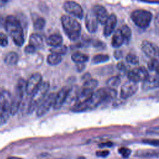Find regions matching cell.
<instances>
[{
  "label": "cell",
  "mask_w": 159,
  "mask_h": 159,
  "mask_svg": "<svg viewBox=\"0 0 159 159\" xmlns=\"http://www.w3.org/2000/svg\"><path fill=\"white\" fill-rule=\"evenodd\" d=\"M4 27L12 39L14 43L19 47H21L24 42V35L19 21L15 17L9 16L5 19Z\"/></svg>",
  "instance_id": "6da1fadb"
},
{
  "label": "cell",
  "mask_w": 159,
  "mask_h": 159,
  "mask_svg": "<svg viewBox=\"0 0 159 159\" xmlns=\"http://www.w3.org/2000/svg\"><path fill=\"white\" fill-rule=\"evenodd\" d=\"M50 88V84L47 81L42 82L40 85L30 95L27 111L30 114L37 110V107L42 101L47 96V92Z\"/></svg>",
  "instance_id": "7a4b0ae2"
},
{
  "label": "cell",
  "mask_w": 159,
  "mask_h": 159,
  "mask_svg": "<svg viewBox=\"0 0 159 159\" xmlns=\"http://www.w3.org/2000/svg\"><path fill=\"white\" fill-rule=\"evenodd\" d=\"M61 22L65 34L70 40H75L80 37L81 30V25L75 19L63 15L61 17Z\"/></svg>",
  "instance_id": "3957f363"
},
{
  "label": "cell",
  "mask_w": 159,
  "mask_h": 159,
  "mask_svg": "<svg viewBox=\"0 0 159 159\" xmlns=\"http://www.w3.org/2000/svg\"><path fill=\"white\" fill-rule=\"evenodd\" d=\"M11 100L12 97L8 91L0 93V126L4 125L12 115Z\"/></svg>",
  "instance_id": "277c9868"
},
{
  "label": "cell",
  "mask_w": 159,
  "mask_h": 159,
  "mask_svg": "<svg viewBox=\"0 0 159 159\" xmlns=\"http://www.w3.org/2000/svg\"><path fill=\"white\" fill-rule=\"evenodd\" d=\"M25 86L26 82L24 81V80L22 78L19 79L16 86L14 94L11 100L12 115H15L17 112L20 106L24 94L25 93Z\"/></svg>",
  "instance_id": "5b68a950"
},
{
  "label": "cell",
  "mask_w": 159,
  "mask_h": 159,
  "mask_svg": "<svg viewBox=\"0 0 159 159\" xmlns=\"http://www.w3.org/2000/svg\"><path fill=\"white\" fill-rule=\"evenodd\" d=\"M131 19L134 23L140 28H147L152 19V14L150 12L144 9H137L131 14Z\"/></svg>",
  "instance_id": "8992f818"
},
{
  "label": "cell",
  "mask_w": 159,
  "mask_h": 159,
  "mask_svg": "<svg viewBox=\"0 0 159 159\" xmlns=\"http://www.w3.org/2000/svg\"><path fill=\"white\" fill-rule=\"evenodd\" d=\"M55 95L54 93H51L45 98L36 110L37 116L41 117L44 116L52 106L53 107Z\"/></svg>",
  "instance_id": "52a82bcc"
},
{
  "label": "cell",
  "mask_w": 159,
  "mask_h": 159,
  "mask_svg": "<svg viewBox=\"0 0 159 159\" xmlns=\"http://www.w3.org/2000/svg\"><path fill=\"white\" fill-rule=\"evenodd\" d=\"M64 10L68 14L78 19L83 17V10L81 6L73 1H66L63 5Z\"/></svg>",
  "instance_id": "ba28073f"
},
{
  "label": "cell",
  "mask_w": 159,
  "mask_h": 159,
  "mask_svg": "<svg viewBox=\"0 0 159 159\" xmlns=\"http://www.w3.org/2000/svg\"><path fill=\"white\" fill-rule=\"evenodd\" d=\"M137 90V83L129 80L122 85L120 88V96L122 99H126L135 94Z\"/></svg>",
  "instance_id": "9c48e42d"
},
{
  "label": "cell",
  "mask_w": 159,
  "mask_h": 159,
  "mask_svg": "<svg viewBox=\"0 0 159 159\" xmlns=\"http://www.w3.org/2000/svg\"><path fill=\"white\" fill-rule=\"evenodd\" d=\"M128 78L129 80L135 83L143 81L148 76L147 70L143 67H137L128 72Z\"/></svg>",
  "instance_id": "30bf717a"
},
{
  "label": "cell",
  "mask_w": 159,
  "mask_h": 159,
  "mask_svg": "<svg viewBox=\"0 0 159 159\" xmlns=\"http://www.w3.org/2000/svg\"><path fill=\"white\" fill-rule=\"evenodd\" d=\"M42 83V75L39 73H35L33 74L26 81L25 93L30 96L33 93V92Z\"/></svg>",
  "instance_id": "8fae6325"
},
{
  "label": "cell",
  "mask_w": 159,
  "mask_h": 159,
  "mask_svg": "<svg viewBox=\"0 0 159 159\" xmlns=\"http://www.w3.org/2000/svg\"><path fill=\"white\" fill-rule=\"evenodd\" d=\"M142 52L151 58H157L159 57V47L155 43L144 40L141 44Z\"/></svg>",
  "instance_id": "7c38bea8"
},
{
  "label": "cell",
  "mask_w": 159,
  "mask_h": 159,
  "mask_svg": "<svg viewBox=\"0 0 159 159\" xmlns=\"http://www.w3.org/2000/svg\"><path fill=\"white\" fill-rule=\"evenodd\" d=\"M70 88L64 86L61 88L55 95L53 108L55 109H59L66 101V99L70 92Z\"/></svg>",
  "instance_id": "4fadbf2b"
},
{
  "label": "cell",
  "mask_w": 159,
  "mask_h": 159,
  "mask_svg": "<svg viewBox=\"0 0 159 159\" xmlns=\"http://www.w3.org/2000/svg\"><path fill=\"white\" fill-rule=\"evenodd\" d=\"M98 23L99 22L93 10L89 11L85 17V25L87 30L91 33L95 32L97 30Z\"/></svg>",
  "instance_id": "5bb4252c"
},
{
  "label": "cell",
  "mask_w": 159,
  "mask_h": 159,
  "mask_svg": "<svg viewBox=\"0 0 159 159\" xmlns=\"http://www.w3.org/2000/svg\"><path fill=\"white\" fill-rule=\"evenodd\" d=\"M159 88V75L148 76L142 83V88L144 91L152 90Z\"/></svg>",
  "instance_id": "9a60e30c"
},
{
  "label": "cell",
  "mask_w": 159,
  "mask_h": 159,
  "mask_svg": "<svg viewBox=\"0 0 159 159\" xmlns=\"http://www.w3.org/2000/svg\"><path fill=\"white\" fill-rule=\"evenodd\" d=\"M92 10L95 14L99 23L104 24L109 16L106 9L101 5H96L93 7Z\"/></svg>",
  "instance_id": "2e32d148"
},
{
  "label": "cell",
  "mask_w": 159,
  "mask_h": 159,
  "mask_svg": "<svg viewBox=\"0 0 159 159\" xmlns=\"http://www.w3.org/2000/svg\"><path fill=\"white\" fill-rule=\"evenodd\" d=\"M117 24L116 16L112 14L109 15L108 19L104 24V35L106 37L109 36L114 31Z\"/></svg>",
  "instance_id": "e0dca14e"
},
{
  "label": "cell",
  "mask_w": 159,
  "mask_h": 159,
  "mask_svg": "<svg viewBox=\"0 0 159 159\" xmlns=\"http://www.w3.org/2000/svg\"><path fill=\"white\" fill-rule=\"evenodd\" d=\"M135 156L142 158H159V151L154 150H140L135 152Z\"/></svg>",
  "instance_id": "ac0fdd59"
},
{
  "label": "cell",
  "mask_w": 159,
  "mask_h": 159,
  "mask_svg": "<svg viewBox=\"0 0 159 159\" xmlns=\"http://www.w3.org/2000/svg\"><path fill=\"white\" fill-rule=\"evenodd\" d=\"M62 41V37L58 34H53L50 35L46 40L47 43L52 47H55L61 45Z\"/></svg>",
  "instance_id": "d6986e66"
},
{
  "label": "cell",
  "mask_w": 159,
  "mask_h": 159,
  "mask_svg": "<svg viewBox=\"0 0 159 159\" xmlns=\"http://www.w3.org/2000/svg\"><path fill=\"white\" fill-rule=\"evenodd\" d=\"M124 42H125L124 39L120 32V29L117 30L114 32L112 38L111 43L112 47L115 48H118L120 47Z\"/></svg>",
  "instance_id": "ffe728a7"
},
{
  "label": "cell",
  "mask_w": 159,
  "mask_h": 159,
  "mask_svg": "<svg viewBox=\"0 0 159 159\" xmlns=\"http://www.w3.org/2000/svg\"><path fill=\"white\" fill-rule=\"evenodd\" d=\"M29 44L34 46L36 49L42 47L43 42L42 36L37 34H32L29 38Z\"/></svg>",
  "instance_id": "44dd1931"
},
{
  "label": "cell",
  "mask_w": 159,
  "mask_h": 159,
  "mask_svg": "<svg viewBox=\"0 0 159 159\" xmlns=\"http://www.w3.org/2000/svg\"><path fill=\"white\" fill-rule=\"evenodd\" d=\"M71 60L76 63L82 64L89 60V57L86 54L81 52H75L71 55Z\"/></svg>",
  "instance_id": "7402d4cb"
},
{
  "label": "cell",
  "mask_w": 159,
  "mask_h": 159,
  "mask_svg": "<svg viewBox=\"0 0 159 159\" xmlns=\"http://www.w3.org/2000/svg\"><path fill=\"white\" fill-rule=\"evenodd\" d=\"M19 57L18 55L14 52H11L7 53L4 58V62L7 65H14L17 63Z\"/></svg>",
  "instance_id": "603a6c76"
},
{
  "label": "cell",
  "mask_w": 159,
  "mask_h": 159,
  "mask_svg": "<svg viewBox=\"0 0 159 159\" xmlns=\"http://www.w3.org/2000/svg\"><path fill=\"white\" fill-rule=\"evenodd\" d=\"M61 55L55 53H52L48 56L47 61V63L50 65H57L61 62Z\"/></svg>",
  "instance_id": "cb8c5ba5"
},
{
  "label": "cell",
  "mask_w": 159,
  "mask_h": 159,
  "mask_svg": "<svg viewBox=\"0 0 159 159\" xmlns=\"http://www.w3.org/2000/svg\"><path fill=\"white\" fill-rule=\"evenodd\" d=\"M120 30L124 39V41L129 42L130 39L131 35H132L131 29L127 25H124L120 28Z\"/></svg>",
  "instance_id": "d4e9b609"
},
{
  "label": "cell",
  "mask_w": 159,
  "mask_h": 159,
  "mask_svg": "<svg viewBox=\"0 0 159 159\" xmlns=\"http://www.w3.org/2000/svg\"><path fill=\"white\" fill-rule=\"evenodd\" d=\"M109 59V57L106 54H98L93 57L92 59L93 63L98 64L103 62H106L108 61Z\"/></svg>",
  "instance_id": "484cf974"
},
{
  "label": "cell",
  "mask_w": 159,
  "mask_h": 159,
  "mask_svg": "<svg viewBox=\"0 0 159 159\" xmlns=\"http://www.w3.org/2000/svg\"><path fill=\"white\" fill-rule=\"evenodd\" d=\"M98 82L96 80L88 79L86 80L85 82L84 83L83 88L94 91V89L98 86Z\"/></svg>",
  "instance_id": "4316f807"
},
{
  "label": "cell",
  "mask_w": 159,
  "mask_h": 159,
  "mask_svg": "<svg viewBox=\"0 0 159 159\" xmlns=\"http://www.w3.org/2000/svg\"><path fill=\"white\" fill-rule=\"evenodd\" d=\"M120 83V78L118 76H115L110 78L107 81V85L108 87L114 89V88L117 87Z\"/></svg>",
  "instance_id": "83f0119b"
},
{
  "label": "cell",
  "mask_w": 159,
  "mask_h": 159,
  "mask_svg": "<svg viewBox=\"0 0 159 159\" xmlns=\"http://www.w3.org/2000/svg\"><path fill=\"white\" fill-rule=\"evenodd\" d=\"M50 51L52 52V53H55L61 55L66 53V52L67 51V48L65 45H60L55 47H52L50 49Z\"/></svg>",
  "instance_id": "f1b7e54d"
},
{
  "label": "cell",
  "mask_w": 159,
  "mask_h": 159,
  "mask_svg": "<svg viewBox=\"0 0 159 159\" xmlns=\"http://www.w3.org/2000/svg\"><path fill=\"white\" fill-rule=\"evenodd\" d=\"M125 60L127 62L132 64V65H137L139 63V57L132 53L128 54L125 57Z\"/></svg>",
  "instance_id": "f546056e"
},
{
  "label": "cell",
  "mask_w": 159,
  "mask_h": 159,
  "mask_svg": "<svg viewBox=\"0 0 159 159\" xmlns=\"http://www.w3.org/2000/svg\"><path fill=\"white\" fill-rule=\"evenodd\" d=\"M45 25V20L43 17H38L34 23V25L35 29L42 30Z\"/></svg>",
  "instance_id": "4dcf8cb0"
},
{
  "label": "cell",
  "mask_w": 159,
  "mask_h": 159,
  "mask_svg": "<svg viewBox=\"0 0 159 159\" xmlns=\"http://www.w3.org/2000/svg\"><path fill=\"white\" fill-rule=\"evenodd\" d=\"M148 68L150 71H154L157 69L159 66V61L157 58H151L147 63Z\"/></svg>",
  "instance_id": "1f68e13d"
},
{
  "label": "cell",
  "mask_w": 159,
  "mask_h": 159,
  "mask_svg": "<svg viewBox=\"0 0 159 159\" xmlns=\"http://www.w3.org/2000/svg\"><path fill=\"white\" fill-rule=\"evenodd\" d=\"M119 152L124 158H127L130 156L131 153V150L130 149L126 147H120V148H119Z\"/></svg>",
  "instance_id": "d6a6232c"
},
{
  "label": "cell",
  "mask_w": 159,
  "mask_h": 159,
  "mask_svg": "<svg viewBox=\"0 0 159 159\" xmlns=\"http://www.w3.org/2000/svg\"><path fill=\"white\" fill-rule=\"evenodd\" d=\"M143 143L155 146V147H158L159 146V139H143L142 141Z\"/></svg>",
  "instance_id": "836d02e7"
},
{
  "label": "cell",
  "mask_w": 159,
  "mask_h": 159,
  "mask_svg": "<svg viewBox=\"0 0 159 159\" xmlns=\"http://www.w3.org/2000/svg\"><path fill=\"white\" fill-rule=\"evenodd\" d=\"M146 133L148 135H159V125L153 126V127L148 128L146 130Z\"/></svg>",
  "instance_id": "e575fe53"
},
{
  "label": "cell",
  "mask_w": 159,
  "mask_h": 159,
  "mask_svg": "<svg viewBox=\"0 0 159 159\" xmlns=\"http://www.w3.org/2000/svg\"><path fill=\"white\" fill-rule=\"evenodd\" d=\"M7 44H8V39L7 36L4 34L0 32V46L6 47Z\"/></svg>",
  "instance_id": "d590c367"
},
{
  "label": "cell",
  "mask_w": 159,
  "mask_h": 159,
  "mask_svg": "<svg viewBox=\"0 0 159 159\" xmlns=\"http://www.w3.org/2000/svg\"><path fill=\"white\" fill-rule=\"evenodd\" d=\"M35 50H36V48L30 44H29L28 45H27L24 49L25 52L27 53H33L35 52Z\"/></svg>",
  "instance_id": "8d00e7d4"
},
{
  "label": "cell",
  "mask_w": 159,
  "mask_h": 159,
  "mask_svg": "<svg viewBox=\"0 0 159 159\" xmlns=\"http://www.w3.org/2000/svg\"><path fill=\"white\" fill-rule=\"evenodd\" d=\"M109 154V152L107 150H100L96 152V155L100 157H106Z\"/></svg>",
  "instance_id": "74e56055"
},
{
  "label": "cell",
  "mask_w": 159,
  "mask_h": 159,
  "mask_svg": "<svg viewBox=\"0 0 159 159\" xmlns=\"http://www.w3.org/2000/svg\"><path fill=\"white\" fill-rule=\"evenodd\" d=\"M117 67L120 71H125L126 69H127V66H126L125 64L123 61L119 62L117 63Z\"/></svg>",
  "instance_id": "f35d334b"
},
{
  "label": "cell",
  "mask_w": 159,
  "mask_h": 159,
  "mask_svg": "<svg viewBox=\"0 0 159 159\" xmlns=\"http://www.w3.org/2000/svg\"><path fill=\"white\" fill-rule=\"evenodd\" d=\"M113 145V143L112 142H102V143H101L99 146L101 148H103V147H112Z\"/></svg>",
  "instance_id": "ab89813d"
},
{
  "label": "cell",
  "mask_w": 159,
  "mask_h": 159,
  "mask_svg": "<svg viewBox=\"0 0 159 159\" xmlns=\"http://www.w3.org/2000/svg\"><path fill=\"white\" fill-rule=\"evenodd\" d=\"M114 57H116V58L118 59V58H120L121 57V56H122V53H121V52H120V51H116V52H114Z\"/></svg>",
  "instance_id": "60d3db41"
},
{
  "label": "cell",
  "mask_w": 159,
  "mask_h": 159,
  "mask_svg": "<svg viewBox=\"0 0 159 159\" xmlns=\"http://www.w3.org/2000/svg\"><path fill=\"white\" fill-rule=\"evenodd\" d=\"M9 0H0V7H4L6 6Z\"/></svg>",
  "instance_id": "b9f144b4"
},
{
  "label": "cell",
  "mask_w": 159,
  "mask_h": 159,
  "mask_svg": "<svg viewBox=\"0 0 159 159\" xmlns=\"http://www.w3.org/2000/svg\"><path fill=\"white\" fill-rule=\"evenodd\" d=\"M4 22H5V19H3V17L0 15V27H2V25H4Z\"/></svg>",
  "instance_id": "7bdbcfd3"
},
{
  "label": "cell",
  "mask_w": 159,
  "mask_h": 159,
  "mask_svg": "<svg viewBox=\"0 0 159 159\" xmlns=\"http://www.w3.org/2000/svg\"><path fill=\"white\" fill-rule=\"evenodd\" d=\"M155 24H157V25L159 26V12L157 14V16L155 17Z\"/></svg>",
  "instance_id": "ee69618b"
},
{
  "label": "cell",
  "mask_w": 159,
  "mask_h": 159,
  "mask_svg": "<svg viewBox=\"0 0 159 159\" xmlns=\"http://www.w3.org/2000/svg\"><path fill=\"white\" fill-rule=\"evenodd\" d=\"M7 159H22L21 158H19V157H11L7 158Z\"/></svg>",
  "instance_id": "f6af8a7d"
},
{
  "label": "cell",
  "mask_w": 159,
  "mask_h": 159,
  "mask_svg": "<svg viewBox=\"0 0 159 159\" xmlns=\"http://www.w3.org/2000/svg\"><path fill=\"white\" fill-rule=\"evenodd\" d=\"M155 71H156V74H157V75H159V66L157 68V69Z\"/></svg>",
  "instance_id": "bcb514c9"
},
{
  "label": "cell",
  "mask_w": 159,
  "mask_h": 159,
  "mask_svg": "<svg viewBox=\"0 0 159 159\" xmlns=\"http://www.w3.org/2000/svg\"><path fill=\"white\" fill-rule=\"evenodd\" d=\"M54 159H70L69 158H54Z\"/></svg>",
  "instance_id": "7dc6e473"
},
{
  "label": "cell",
  "mask_w": 159,
  "mask_h": 159,
  "mask_svg": "<svg viewBox=\"0 0 159 159\" xmlns=\"http://www.w3.org/2000/svg\"><path fill=\"white\" fill-rule=\"evenodd\" d=\"M78 159H85L84 157H80Z\"/></svg>",
  "instance_id": "c3c4849f"
}]
</instances>
